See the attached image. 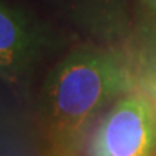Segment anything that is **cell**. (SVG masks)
Returning <instances> with one entry per match:
<instances>
[{"label":"cell","instance_id":"obj_1","mask_svg":"<svg viewBox=\"0 0 156 156\" xmlns=\"http://www.w3.org/2000/svg\"><path fill=\"white\" fill-rule=\"evenodd\" d=\"M133 77L117 52L83 45L51 68L41 93V112L52 137L71 147L104 108L127 93Z\"/></svg>","mask_w":156,"mask_h":156},{"label":"cell","instance_id":"obj_2","mask_svg":"<svg viewBox=\"0 0 156 156\" xmlns=\"http://www.w3.org/2000/svg\"><path fill=\"white\" fill-rule=\"evenodd\" d=\"M71 32L17 0H0V80L19 84L45 58L71 44Z\"/></svg>","mask_w":156,"mask_h":156},{"label":"cell","instance_id":"obj_3","mask_svg":"<svg viewBox=\"0 0 156 156\" xmlns=\"http://www.w3.org/2000/svg\"><path fill=\"white\" fill-rule=\"evenodd\" d=\"M156 113L139 94H124L101 114L90 134L87 156H151Z\"/></svg>","mask_w":156,"mask_h":156},{"label":"cell","instance_id":"obj_4","mask_svg":"<svg viewBox=\"0 0 156 156\" xmlns=\"http://www.w3.org/2000/svg\"><path fill=\"white\" fill-rule=\"evenodd\" d=\"M71 34L93 42H112L127 32L130 0H35Z\"/></svg>","mask_w":156,"mask_h":156},{"label":"cell","instance_id":"obj_5","mask_svg":"<svg viewBox=\"0 0 156 156\" xmlns=\"http://www.w3.org/2000/svg\"><path fill=\"white\" fill-rule=\"evenodd\" d=\"M140 5L143 7L147 19L152 23H156V0H140Z\"/></svg>","mask_w":156,"mask_h":156},{"label":"cell","instance_id":"obj_6","mask_svg":"<svg viewBox=\"0 0 156 156\" xmlns=\"http://www.w3.org/2000/svg\"><path fill=\"white\" fill-rule=\"evenodd\" d=\"M151 156H153V155H151Z\"/></svg>","mask_w":156,"mask_h":156}]
</instances>
